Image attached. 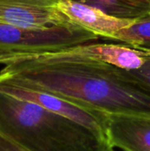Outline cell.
I'll return each instance as SVG.
<instances>
[{
    "label": "cell",
    "mask_w": 150,
    "mask_h": 151,
    "mask_svg": "<svg viewBox=\"0 0 150 151\" xmlns=\"http://www.w3.org/2000/svg\"><path fill=\"white\" fill-rule=\"evenodd\" d=\"M116 151H118V150H116Z\"/></svg>",
    "instance_id": "13"
},
{
    "label": "cell",
    "mask_w": 150,
    "mask_h": 151,
    "mask_svg": "<svg viewBox=\"0 0 150 151\" xmlns=\"http://www.w3.org/2000/svg\"><path fill=\"white\" fill-rule=\"evenodd\" d=\"M75 24L49 29H34L0 22V54L10 56L42 54L92 42L98 39Z\"/></svg>",
    "instance_id": "3"
},
{
    "label": "cell",
    "mask_w": 150,
    "mask_h": 151,
    "mask_svg": "<svg viewBox=\"0 0 150 151\" xmlns=\"http://www.w3.org/2000/svg\"><path fill=\"white\" fill-rule=\"evenodd\" d=\"M0 64L4 65L0 74L21 85L103 113L150 118V88L128 70L54 52L0 54Z\"/></svg>",
    "instance_id": "1"
},
{
    "label": "cell",
    "mask_w": 150,
    "mask_h": 151,
    "mask_svg": "<svg viewBox=\"0 0 150 151\" xmlns=\"http://www.w3.org/2000/svg\"><path fill=\"white\" fill-rule=\"evenodd\" d=\"M107 151H116L115 150H113V149H111V148H110V147H109V150H108Z\"/></svg>",
    "instance_id": "12"
},
{
    "label": "cell",
    "mask_w": 150,
    "mask_h": 151,
    "mask_svg": "<svg viewBox=\"0 0 150 151\" xmlns=\"http://www.w3.org/2000/svg\"><path fill=\"white\" fill-rule=\"evenodd\" d=\"M0 151H28L0 135Z\"/></svg>",
    "instance_id": "11"
},
{
    "label": "cell",
    "mask_w": 150,
    "mask_h": 151,
    "mask_svg": "<svg viewBox=\"0 0 150 151\" xmlns=\"http://www.w3.org/2000/svg\"><path fill=\"white\" fill-rule=\"evenodd\" d=\"M0 135L28 151H107L88 127L0 91Z\"/></svg>",
    "instance_id": "2"
},
{
    "label": "cell",
    "mask_w": 150,
    "mask_h": 151,
    "mask_svg": "<svg viewBox=\"0 0 150 151\" xmlns=\"http://www.w3.org/2000/svg\"><path fill=\"white\" fill-rule=\"evenodd\" d=\"M0 22L34 29L73 24L60 11L57 0H0Z\"/></svg>",
    "instance_id": "5"
},
{
    "label": "cell",
    "mask_w": 150,
    "mask_h": 151,
    "mask_svg": "<svg viewBox=\"0 0 150 151\" xmlns=\"http://www.w3.org/2000/svg\"><path fill=\"white\" fill-rule=\"evenodd\" d=\"M129 72L133 77L150 88V56L141 68L137 70H131Z\"/></svg>",
    "instance_id": "10"
},
{
    "label": "cell",
    "mask_w": 150,
    "mask_h": 151,
    "mask_svg": "<svg viewBox=\"0 0 150 151\" xmlns=\"http://www.w3.org/2000/svg\"><path fill=\"white\" fill-rule=\"evenodd\" d=\"M60 11L68 19L100 38L118 42L120 33L136 19H124L75 0H57Z\"/></svg>",
    "instance_id": "6"
},
{
    "label": "cell",
    "mask_w": 150,
    "mask_h": 151,
    "mask_svg": "<svg viewBox=\"0 0 150 151\" xmlns=\"http://www.w3.org/2000/svg\"><path fill=\"white\" fill-rule=\"evenodd\" d=\"M0 91L34 103L52 112L72 119L88 127L106 142L107 113L94 111L53 94L21 85L2 74H0Z\"/></svg>",
    "instance_id": "4"
},
{
    "label": "cell",
    "mask_w": 150,
    "mask_h": 151,
    "mask_svg": "<svg viewBox=\"0 0 150 151\" xmlns=\"http://www.w3.org/2000/svg\"><path fill=\"white\" fill-rule=\"evenodd\" d=\"M118 42L135 48L150 49V15L136 19L120 33Z\"/></svg>",
    "instance_id": "9"
},
{
    "label": "cell",
    "mask_w": 150,
    "mask_h": 151,
    "mask_svg": "<svg viewBox=\"0 0 150 151\" xmlns=\"http://www.w3.org/2000/svg\"><path fill=\"white\" fill-rule=\"evenodd\" d=\"M124 19H140L150 15V0H75Z\"/></svg>",
    "instance_id": "8"
},
{
    "label": "cell",
    "mask_w": 150,
    "mask_h": 151,
    "mask_svg": "<svg viewBox=\"0 0 150 151\" xmlns=\"http://www.w3.org/2000/svg\"><path fill=\"white\" fill-rule=\"evenodd\" d=\"M106 142L118 151H150V118L107 113Z\"/></svg>",
    "instance_id": "7"
}]
</instances>
